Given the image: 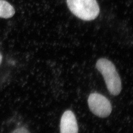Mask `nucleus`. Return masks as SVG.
<instances>
[{
    "mask_svg": "<svg viewBox=\"0 0 133 133\" xmlns=\"http://www.w3.org/2000/svg\"><path fill=\"white\" fill-rule=\"evenodd\" d=\"M103 76L108 90L111 95H119L122 89L121 81L116 68L111 61L105 58L99 59L96 64Z\"/></svg>",
    "mask_w": 133,
    "mask_h": 133,
    "instance_id": "f257e3e1",
    "label": "nucleus"
},
{
    "mask_svg": "<svg viewBox=\"0 0 133 133\" xmlns=\"http://www.w3.org/2000/svg\"><path fill=\"white\" fill-rule=\"evenodd\" d=\"M66 3L71 12L83 20H93L100 13L96 0H66Z\"/></svg>",
    "mask_w": 133,
    "mask_h": 133,
    "instance_id": "f03ea898",
    "label": "nucleus"
},
{
    "mask_svg": "<svg viewBox=\"0 0 133 133\" xmlns=\"http://www.w3.org/2000/svg\"><path fill=\"white\" fill-rule=\"evenodd\" d=\"M88 104L92 112L98 117H107L111 112L112 106L110 101L102 94L91 93L88 99Z\"/></svg>",
    "mask_w": 133,
    "mask_h": 133,
    "instance_id": "7ed1b4c3",
    "label": "nucleus"
},
{
    "mask_svg": "<svg viewBox=\"0 0 133 133\" xmlns=\"http://www.w3.org/2000/svg\"><path fill=\"white\" fill-rule=\"evenodd\" d=\"M76 117L71 110H66L62 115L60 121V133H78Z\"/></svg>",
    "mask_w": 133,
    "mask_h": 133,
    "instance_id": "20e7f679",
    "label": "nucleus"
},
{
    "mask_svg": "<svg viewBox=\"0 0 133 133\" xmlns=\"http://www.w3.org/2000/svg\"><path fill=\"white\" fill-rule=\"evenodd\" d=\"M15 11L14 6L5 0H0V18L8 19L12 17Z\"/></svg>",
    "mask_w": 133,
    "mask_h": 133,
    "instance_id": "39448f33",
    "label": "nucleus"
},
{
    "mask_svg": "<svg viewBox=\"0 0 133 133\" xmlns=\"http://www.w3.org/2000/svg\"><path fill=\"white\" fill-rule=\"evenodd\" d=\"M12 133H30L27 129L25 128H20L16 129Z\"/></svg>",
    "mask_w": 133,
    "mask_h": 133,
    "instance_id": "423d86ee",
    "label": "nucleus"
},
{
    "mask_svg": "<svg viewBox=\"0 0 133 133\" xmlns=\"http://www.w3.org/2000/svg\"><path fill=\"white\" fill-rule=\"evenodd\" d=\"M2 60H3V56H2V54L0 53V65H1V64L2 63Z\"/></svg>",
    "mask_w": 133,
    "mask_h": 133,
    "instance_id": "0eeeda50",
    "label": "nucleus"
}]
</instances>
